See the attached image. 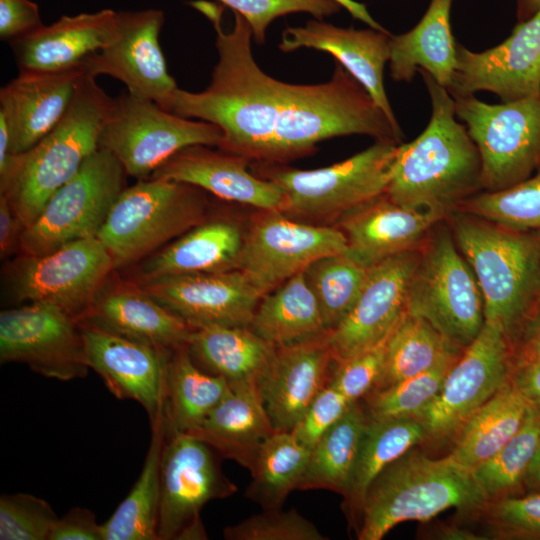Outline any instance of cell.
I'll return each instance as SVG.
<instances>
[{
    "label": "cell",
    "instance_id": "obj_1",
    "mask_svg": "<svg viewBox=\"0 0 540 540\" xmlns=\"http://www.w3.org/2000/svg\"><path fill=\"white\" fill-rule=\"evenodd\" d=\"M431 100L422 133L399 145L386 196L409 208L448 216L482 189L479 151L456 120L454 100L429 73L420 70Z\"/></svg>",
    "mask_w": 540,
    "mask_h": 540
},
{
    "label": "cell",
    "instance_id": "obj_2",
    "mask_svg": "<svg viewBox=\"0 0 540 540\" xmlns=\"http://www.w3.org/2000/svg\"><path fill=\"white\" fill-rule=\"evenodd\" d=\"M112 100L95 77L84 76L58 124L32 148L11 157L0 174V195L7 198L25 228L99 148Z\"/></svg>",
    "mask_w": 540,
    "mask_h": 540
},
{
    "label": "cell",
    "instance_id": "obj_3",
    "mask_svg": "<svg viewBox=\"0 0 540 540\" xmlns=\"http://www.w3.org/2000/svg\"><path fill=\"white\" fill-rule=\"evenodd\" d=\"M446 221L473 270L484 300L485 320L516 337L540 297V231L518 230L462 212Z\"/></svg>",
    "mask_w": 540,
    "mask_h": 540
},
{
    "label": "cell",
    "instance_id": "obj_4",
    "mask_svg": "<svg viewBox=\"0 0 540 540\" xmlns=\"http://www.w3.org/2000/svg\"><path fill=\"white\" fill-rule=\"evenodd\" d=\"M487 503L472 472L449 455L434 459L411 449L368 487L357 536L380 540L399 523L427 521L449 508L482 512Z\"/></svg>",
    "mask_w": 540,
    "mask_h": 540
},
{
    "label": "cell",
    "instance_id": "obj_5",
    "mask_svg": "<svg viewBox=\"0 0 540 540\" xmlns=\"http://www.w3.org/2000/svg\"><path fill=\"white\" fill-rule=\"evenodd\" d=\"M204 190L161 178L138 180L113 204L96 237L115 268L138 263L206 220Z\"/></svg>",
    "mask_w": 540,
    "mask_h": 540
},
{
    "label": "cell",
    "instance_id": "obj_6",
    "mask_svg": "<svg viewBox=\"0 0 540 540\" xmlns=\"http://www.w3.org/2000/svg\"><path fill=\"white\" fill-rule=\"evenodd\" d=\"M406 311L425 319L462 351L485 323L480 287L446 219L431 229L420 247Z\"/></svg>",
    "mask_w": 540,
    "mask_h": 540
},
{
    "label": "cell",
    "instance_id": "obj_7",
    "mask_svg": "<svg viewBox=\"0 0 540 540\" xmlns=\"http://www.w3.org/2000/svg\"><path fill=\"white\" fill-rule=\"evenodd\" d=\"M399 145L375 141L344 161L313 170L262 163L254 174L282 190L283 213L314 219L341 217L386 193Z\"/></svg>",
    "mask_w": 540,
    "mask_h": 540
},
{
    "label": "cell",
    "instance_id": "obj_8",
    "mask_svg": "<svg viewBox=\"0 0 540 540\" xmlns=\"http://www.w3.org/2000/svg\"><path fill=\"white\" fill-rule=\"evenodd\" d=\"M221 140L218 126L179 116L127 92L113 98L99 148L113 154L128 176L142 180L183 148L219 147Z\"/></svg>",
    "mask_w": 540,
    "mask_h": 540
},
{
    "label": "cell",
    "instance_id": "obj_9",
    "mask_svg": "<svg viewBox=\"0 0 540 540\" xmlns=\"http://www.w3.org/2000/svg\"><path fill=\"white\" fill-rule=\"evenodd\" d=\"M482 164L483 191H497L540 167V96L488 104L474 94L451 95Z\"/></svg>",
    "mask_w": 540,
    "mask_h": 540
},
{
    "label": "cell",
    "instance_id": "obj_10",
    "mask_svg": "<svg viewBox=\"0 0 540 540\" xmlns=\"http://www.w3.org/2000/svg\"><path fill=\"white\" fill-rule=\"evenodd\" d=\"M126 176L118 159L98 148L25 228L20 239L21 254L44 255L72 241L96 237L126 188Z\"/></svg>",
    "mask_w": 540,
    "mask_h": 540
},
{
    "label": "cell",
    "instance_id": "obj_11",
    "mask_svg": "<svg viewBox=\"0 0 540 540\" xmlns=\"http://www.w3.org/2000/svg\"><path fill=\"white\" fill-rule=\"evenodd\" d=\"M116 270L97 237L67 243L39 256L21 254L6 269V285L16 302H47L78 322Z\"/></svg>",
    "mask_w": 540,
    "mask_h": 540
},
{
    "label": "cell",
    "instance_id": "obj_12",
    "mask_svg": "<svg viewBox=\"0 0 540 540\" xmlns=\"http://www.w3.org/2000/svg\"><path fill=\"white\" fill-rule=\"evenodd\" d=\"M216 454L192 434L166 436L160 468L159 540L207 539L202 508L237 490L223 474Z\"/></svg>",
    "mask_w": 540,
    "mask_h": 540
},
{
    "label": "cell",
    "instance_id": "obj_13",
    "mask_svg": "<svg viewBox=\"0 0 540 540\" xmlns=\"http://www.w3.org/2000/svg\"><path fill=\"white\" fill-rule=\"evenodd\" d=\"M514 360L513 342L503 326L485 320L478 336L449 370L438 395L418 416L428 439L455 437L510 381Z\"/></svg>",
    "mask_w": 540,
    "mask_h": 540
},
{
    "label": "cell",
    "instance_id": "obj_14",
    "mask_svg": "<svg viewBox=\"0 0 540 540\" xmlns=\"http://www.w3.org/2000/svg\"><path fill=\"white\" fill-rule=\"evenodd\" d=\"M0 362L23 363L60 381L83 378L89 370L80 323L47 302L0 313Z\"/></svg>",
    "mask_w": 540,
    "mask_h": 540
},
{
    "label": "cell",
    "instance_id": "obj_15",
    "mask_svg": "<svg viewBox=\"0 0 540 540\" xmlns=\"http://www.w3.org/2000/svg\"><path fill=\"white\" fill-rule=\"evenodd\" d=\"M244 238L239 270L262 297L324 256L348 251L338 227L297 222L280 211H264Z\"/></svg>",
    "mask_w": 540,
    "mask_h": 540
},
{
    "label": "cell",
    "instance_id": "obj_16",
    "mask_svg": "<svg viewBox=\"0 0 540 540\" xmlns=\"http://www.w3.org/2000/svg\"><path fill=\"white\" fill-rule=\"evenodd\" d=\"M164 21V12L159 9L117 12L116 35L85 60L88 74L117 79L130 94L167 110L178 86L168 73L159 43Z\"/></svg>",
    "mask_w": 540,
    "mask_h": 540
},
{
    "label": "cell",
    "instance_id": "obj_17",
    "mask_svg": "<svg viewBox=\"0 0 540 540\" xmlns=\"http://www.w3.org/2000/svg\"><path fill=\"white\" fill-rule=\"evenodd\" d=\"M447 90L451 95L488 91L502 102L540 96V9L491 49L474 52L456 43V66Z\"/></svg>",
    "mask_w": 540,
    "mask_h": 540
},
{
    "label": "cell",
    "instance_id": "obj_18",
    "mask_svg": "<svg viewBox=\"0 0 540 540\" xmlns=\"http://www.w3.org/2000/svg\"><path fill=\"white\" fill-rule=\"evenodd\" d=\"M191 328L250 327L262 298L244 272H219L131 280Z\"/></svg>",
    "mask_w": 540,
    "mask_h": 540
},
{
    "label": "cell",
    "instance_id": "obj_19",
    "mask_svg": "<svg viewBox=\"0 0 540 540\" xmlns=\"http://www.w3.org/2000/svg\"><path fill=\"white\" fill-rule=\"evenodd\" d=\"M420 247L395 254L370 267L354 306L329 331L336 363L378 345L401 320L406 312L409 285L419 260Z\"/></svg>",
    "mask_w": 540,
    "mask_h": 540
},
{
    "label": "cell",
    "instance_id": "obj_20",
    "mask_svg": "<svg viewBox=\"0 0 540 540\" xmlns=\"http://www.w3.org/2000/svg\"><path fill=\"white\" fill-rule=\"evenodd\" d=\"M88 367L118 399L139 403L150 426L165 419L167 370L174 350L129 340L91 325L81 324Z\"/></svg>",
    "mask_w": 540,
    "mask_h": 540
},
{
    "label": "cell",
    "instance_id": "obj_21",
    "mask_svg": "<svg viewBox=\"0 0 540 540\" xmlns=\"http://www.w3.org/2000/svg\"><path fill=\"white\" fill-rule=\"evenodd\" d=\"M329 331L276 347L259 388L276 431H291L330 380Z\"/></svg>",
    "mask_w": 540,
    "mask_h": 540
},
{
    "label": "cell",
    "instance_id": "obj_22",
    "mask_svg": "<svg viewBox=\"0 0 540 540\" xmlns=\"http://www.w3.org/2000/svg\"><path fill=\"white\" fill-rule=\"evenodd\" d=\"M86 75V62L57 71L19 70L1 87L0 113L10 126L12 156L32 148L58 124Z\"/></svg>",
    "mask_w": 540,
    "mask_h": 540
},
{
    "label": "cell",
    "instance_id": "obj_23",
    "mask_svg": "<svg viewBox=\"0 0 540 540\" xmlns=\"http://www.w3.org/2000/svg\"><path fill=\"white\" fill-rule=\"evenodd\" d=\"M244 157L215 151L211 146L191 145L164 162L149 178L190 184L221 200L249 205L262 211L285 207L282 190L274 182L248 170Z\"/></svg>",
    "mask_w": 540,
    "mask_h": 540
},
{
    "label": "cell",
    "instance_id": "obj_24",
    "mask_svg": "<svg viewBox=\"0 0 540 540\" xmlns=\"http://www.w3.org/2000/svg\"><path fill=\"white\" fill-rule=\"evenodd\" d=\"M391 35L387 30L342 28L315 18L304 26H287L278 48L284 53L311 48L331 54L367 90L388 118L399 124L384 87Z\"/></svg>",
    "mask_w": 540,
    "mask_h": 540
},
{
    "label": "cell",
    "instance_id": "obj_25",
    "mask_svg": "<svg viewBox=\"0 0 540 540\" xmlns=\"http://www.w3.org/2000/svg\"><path fill=\"white\" fill-rule=\"evenodd\" d=\"M79 323L166 350L188 345L194 330L131 280H109Z\"/></svg>",
    "mask_w": 540,
    "mask_h": 540
},
{
    "label": "cell",
    "instance_id": "obj_26",
    "mask_svg": "<svg viewBox=\"0 0 540 540\" xmlns=\"http://www.w3.org/2000/svg\"><path fill=\"white\" fill-rule=\"evenodd\" d=\"M447 217L401 206L383 194L340 217L348 252L367 266L418 248L431 229Z\"/></svg>",
    "mask_w": 540,
    "mask_h": 540
},
{
    "label": "cell",
    "instance_id": "obj_27",
    "mask_svg": "<svg viewBox=\"0 0 540 540\" xmlns=\"http://www.w3.org/2000/svg\"><path fill=\"white\" fill-rule=\"evenodd\" d=\"M117 32V12L64 15L50 25L11 41L19 70L57 71L83 64L102 50Z\"/></svg>",
    "mask_w": 540,
    "mask_h": 540
},
{
    "label": "cell",
    "instance_id": "obj_28",
    "mask_svg": "<svg viewBox=\"0 0 540 540\" xmlns=\"http://www.w3.org/2000/svg\"><path fill=\"white\" fill-rule=\"evenodd\" d=\"M244 238L233 220L206 219L144 259L132 280L239 269Z\"/></svg>",
    "mask_w": 540,
    "mask_h": 540
},
{
    "label": "cell",
    "instance_id": "obj_29",
    "mask_svg": "<svg viewBox=\"0 0 540 540\" xmlns=\"http://www.w3.org/2000/svg\"><path fill=\"white\" fill-rule=\"evenodd\" d=\"M227 395L213 408L192 434L220 456L248 470L261 444L276 430L255 382L230 384Z\"/></svg>",
    "mask_w": 540,
    "mask_h": 540
},
{
    "label": "cell",
    "instance_id": "obj_30",
    "mask_svg": "<svg viewBox=\"0 0 540 540\" xmlns=\"http://www.w3.org/2000/svg\"><path fill=\"white\" fill-rule=\"evenodd\" d=\"M453 0H430V4L410 31L391 35L389 69L394 81L410 82L423 70L448 89L456 66V43L451 32Z\"/></svg>",
    "mask_w": 540,
    "mask_h": 540
},
{
    "label": "cell",
    "instance_id": "obj_31",
    "mask_svg": "<svg viewBox=\"0 0 540 540\" xmlns=\"http://www.w3.org/2000/svg\"><path fill=\"white\" fill-rule=\"evenodd\" d=\"M188 348L201 369L224 377L230 384H259L276 349L251 327L225 325L194 329Z\"/></svg>",
    "mask_w": 540,
    "mask_h": 540
},
{
    "label": "cell",
    "instance_id": "obj_32",
    "mask_svg": "<svg viewBox=\"0 0 540 540\" xmlns=\"http://www.w3.org/2000/svg\"><path fill=\"white\" fill-rule=\"evenodd\" d=\"M230 389L227 379L197 366L188 345L175 349L167 370L166 436L192 433Z\"/></svg>",
    "mask_w": 540,
    "mask_h": 540
},
{
    "label": "cell",
    "instance_id": "obj_33",
    "mask_svg": "<svg viewBox=\"0 0 540 540\" xmlns=\"http://www.w3.org/2000/svg\"><path fill=\"white\" fill-rule=\"evenodd\" d=\"M530 409L509 381L468 419L448 455L472 472L518 432Z\"/></svg>",
    "mask_w": 540,
    "mask_h": 540
},
{
    "label": "cell",
    "instance_id": "obj_34",
    "mask_svg": "<svg viewBox=\"0 0 540 540\" xmlns=\"http://www.w3.org/2000/svg\"><path fill=\"white\" fill-rule=\"evenodd\" d=\"M250 327L275 347L328 331L304 271L295 274L261 298Z\"/></svg>",
    "mask_w": 540,
    "mask_h": 540
},
{
    "label": "cell",
    "instance_id": "obj_35",
    "mask_svg": "<svg viewBox=\"0 0 540 540\" xmlns=\"http://www.w3.org/2000/svg\"><path fill=\"white\" fill-rule=\"evenodd\" d=\"M165 419L151 425V441L143 467L130 492L102 523L103 540H159L161 456Z\"/></svg>",
    "mask_w": 540,
    "mask_h": 540
},
{
    "label": "cell",
    "instance_id": "obj_36",
    "mask_svg": "<svg viewBox=\"0 0 540 540\" xmlns=\"http://www.w3.org/2000/svg\"><path fill=\"white\" fill-rule=\"evenodd\" d=\"M369 417L358 401L311 449L310 459L298 489H325L346 498L351 485L361 440Z\"/></svg>",
    "mask_w": 540,
    "mask_h": 540
},
{
    "label": "cell",
    "instance_id": "obj_37",
    "mask_svg": "<svg viewBox=\"0 0 540 540\" xmlns=\"http://www.w3.org/2000/svg\"><path fill=\"white\" fill-rule=\"evenodd\" d=\"M426 439V428L418 417L369 419L345 498L351 513H360L368 487L385 467Z\"/></svg>",
    "mask_w": 540,
    "mask_h": 540
},
{
    "label": "cell",
    "instance_id": "obj_38",
    "mask_svg": "<svg viewBox=\"0 0 540 540\" xmlns=\"http://www.w3.org/2000/svg\"><path fill=\"white\" fill-rule=\"evenodd\" d=\"M462 352L425 319L406 311L387 339L384 366L373 390L416 376Z\"/></svg>",
    "mask_w": 540,
    "mask_h": 540
},
{
    "label": "cell",
    "instance_id": "obj_39",
    "mask_svg": "<svg viewBox=\"0 0 540 540\" xmlns=\"http://www.w3.org/2000/svg\"><path fill=\"white\" fill-rule=\"evenodd\" d=\"M311 450L291 431H275L260 446L250 468L252 482L246 495L264 509L280 508L298 489L307 469Z\"/></svg>",
    "mask_w": 540,
    "mask_h": 540
},
{
    "label": "cell",
    "instance_id": "obj_40",
    "mask_svg": "<svg viewBox=\"0 0 540 540\" xmlns=\"http://www.w3.org/2000/svg\"><path fill=\"white\" fill-rule=\"evenodd\" d=\"M370 267L346 251L319 258L304 270L326 330L334 329L352 309Z\"/></svg>",
    "mask_w": 540,
    "mask_h": 540
},
{
    "label": "cell",
    "instance_id": "obj_41",
    "mask_svg": "<svg viewBox=\"0 0 540 540\" xmlns=\"http://www.w3.org/2000/svg\"><path fill=\"white\" fill-rule=\"evenodd\" d=\"M540 444V412L531 407L518 432L491 458L472 470L488 502L524 494V477Z\"/></svg>",
    "mask_w": 540,
    "mask_h": 540
},
{
    "label": "cell",
    "instance_id": "obj_42",
    "mask_svg": "<svg viewBox=\"0 0 540 540\" xmlns=\"http://www.w3.org/2000/svg\"><path fill=\"white\" fill-rule=\"evenodd\" d=\"M457 210L506 227L540 231V167L515 185L470 196Z\"/></svg>",
    "mask_w": 540,
    "mask_h": 540
},
{
    "label": "cell",
    "instance_id": "obj_43",
    "mask_svg": "<svg viewBox=\"0 0 540 540\" xmlns=\"http://www.w3.org/2000/svg\"><path fill=\"white\" fill-rule=\"evenodd\" d=\"M461 354L451 356L416 376L368 393L365 410L369 419L418 417L438 395L445 377Z\"/></svg>",
    "mask_w": 540,
    "mask_h": 540
},
{
    "label": "cell",
    "instance_id": "obj_44",
    "mask_svg": "<svg viewBox=\"0 0 540 540\" xmlns=\"http://www.w3.org/2000/svg\"><path fill=\"white\" fill-rule=\"evenodd\" d=\"M58 520L44 499L27 494H3L0 497L1 540H49Z\"/></svg>",
    "mask_w": 540,
    "mask_h": 540
},
{
    "label": "cell",
    "instance_id": "obj_45",
    "mask_svg": "<svg viewBox=\"0 0 540 540\" xmlns=\"http://www.w3.org/2000/svg\"><path fill=\"white\" fill-rule=\"evenodd\" d=\"M227 540H327L318 528L295 509H264L223 530Z\"/></svg>",
    "mask_w": 540,
    "mask_h": 540
},
{
    "label": "cell",
    "instance_id": "obj_46",
    "mask_svg": "<svg viewBox=\"0 0 540 540\" xmlns=\"http://www.w3.org/2000/svg\"><path fill=\"white\" fill-rule=\"evenodd\" d=\"M491 535L502 540H540V493L489 501L482 510Z\"/></svg>",
    "mask_w": 540,
    "mask_h": 540
},
{
    "label": "cell",
    "instance_id": "obj_47",
    "mask_svg": "<svg viewBox=\"0 0 540 540\" xmlns=\"http://www.w3.org/2000/svg\"><path fill=\"white\" fill-rule=\"evenodd\" d=\"M232 12L240 14L249 24L252 39L258 45L265 42L266 30L277 18L293 13H307L323 19L340 12L335 0H215Z\"/></svg>",
    "mask_w": 540,
    "mask_h": 540
},
{
    "label": "cell",
    "instance_id": "obj_48",
    "mask_svg": "<svg viewBox=\"0 0 540 540\" xmlns=\"http://www.w3.org/2000/svg\"><path fill=\"white\" fill-rule=\"evenodd\" d=\"M388 337L378 345L336 363L329 383L351 403L365 397L378 382L384 366Z\"/></svg>",
    "mask_w": 540,
    "mask_h": 540
},
{
    "label": "cell",
    "instance_id": "obj_49",
    "mask_svg": "<svg viewBox=\"0 0 540 540\" xmlns=\"http://www.w3.org/2000/svg\"><path fill=\"white\" fill-rule=\"evenodd\" d=\"M352 403L332 384L324 387L291 430L308 449L346 413Z\"/></svg>",
    "mask_w": 540,
    "mask_h": 540
},
{
    "label": "cell",
    "instance_id": "obj_50",
    "mask_svg": "<svg viewBox=\"0 0 540 540\" xmlns=\"http://www.w3.org/2000/svg\"><path fill=\"white\" fill-rule=\"evenodd\" d=\"M43 26L38 5L31 0H0V38L11 41Z\"/></svg>",
    "mask_w": 540,
    "mask_h": 540
},
{
    "label": "cell",
    "instance_id": "obj_51",
    "mask_svg": "<svg viewBox=\"0 0 540 540\" xmlns=\"http://www.w3.org/2000/svg\"><path fill=\"white\" fill-rule=\"evenodd\" d=\"M49 540H103L102 524L89 509L74 507L58 518Z\"/></svg>",
    "mask_w": 540,
    "mask_h": 540
},
{
    "label": "cell",
    "instance_id": "obj_52",
    "mask_svg": "<svg viewBox=\"0 0 540 540\" xmlns=\"http://www.w3.org/2000/svg\"><path fill=\"white\" fill-rule=\"evenodd\" d=\"M510 383L530 407L540 412V359L515 356Z\"/></svg>",
    "mask_w": 540,
    "mask_h": 540
},
{
    "label": "cell",
    "instance_id": "obj_53",
    "mask_svg": "<svg viewBox=\"0 0 540 540\" xmlns=\"http://www.w3.org/2000/svg\"><path fill=\"white\" fill-rule=\"evenodd\" d=\"M24 230L25 226L7 198L0 195V254L2 258L19 250L20 239Z\"/></svg>",
    "mask_w": 540,
    "mask_h": 540
},
{
    "label": "cell",
    "instance_id": "obj_54",
    "mask_svg": "<svg viewBox=\"0 0 540 540\" xmlns=\"http://www.w3.org/2000/svg\"><path fill=\"white\" fill-rule=\"evenodd\" d=\"M513 346L516 357L540 359V307L523 323Z\"/></svg>",
    "mask_w": 540,
    "mask_h": 540
},
{
    "label": "cell",
    "instance_id": "obj_55",
    "mask_svg": "<svg viewBox=\"0 0 540 540\" xmlns=\"http://www.w3.org/2000/svg\"><path fill=\"white\" fill-rule=\"evenodd\" d=\"M346 9L354 18L362 21L370 28L386 31L368 12L366 6L355 0H335Z\"/></svg>",
    "mask_w": 540,
    "mask_h": 540
},
{
    "label": "cell",
    "instance_id": "obj_56",
    "mask_svg": "<svg viewBox=\"0 0 540 540\" xmlns=\"http://www.w3.org/2000/svg\"><path fill=\"white\" fill-rule=\"evenodd\" d=\"M523 486L524 494L540 493V444L527 468Z\"/></svg>",
    "mask_w": 540,
    "mask_h": 540
},
{
    "label": "cell",
    "instance_id": "obj_57",
    "mask_svg": "<svg viewBox=\"0 0 540 540\" xmlns=\"http://www.w3.org/2000/svg\"><path fill=\"white\" fill-rule=\"evenodd\" d=\"M437 538L445 540H482L487 539L486 537H481L474 532L457 526H446L441 528L440 532L437 533Z\"/></svg>",
    "mask_w": 540,
    "mask_h": 540
},
{
    "label": "cell",
    "instance_id": "obj_58",
    "mask_svg": "<svg viewBox=\"0 0 540 540\" xmlns=\"http://www.w3.org/2000/svg\"><path fill=\"white\" fill-rule=\"evenodd\" d=\"M540 9V0H517V16L520 21L526 20Z\"/></svg>",
    "mask_w": 540,
    "mask_h": 540
},
{
    "label": "cell",
    "instance_id": "obj_59",
    "mask_svg": "<svg viewBox=\"0 0 540 540\" xmlns=\"http://www.w3.org/2000/svg\"><path fill=\"white\" fill-rule=\"evenodd\" d=\"M539 307H540V297H539V300H538V307L537 308H539Z\"/></svg>",
    "mask_w": 540,
    "mask_h": 540
}]
</instances>
